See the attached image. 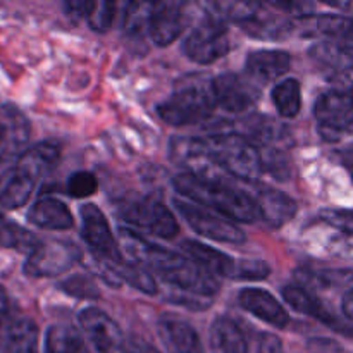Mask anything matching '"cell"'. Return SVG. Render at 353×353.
Masks as SVG:
<instances>
[{
    "label": "cell",
    "mask_w": 353,
    "mask_h": 353,
    "mask_svg": "<svg viewBox=\"0 0 353 353\" xmlns=\"http://www.w3.org/2000/svg\"><path fill=\"white\" fill-rule=\"evenodd\" d=\"M121 247L130 259L145 269L157 274L176 292V302L188 309L209 307L207 300L216 295L221 283L216 276L209 274L193 259L185 257L178 252L150 243L133 230L121 228Z\"/></svg>",
    "instance_id": "cell-1"
},
{
    "label": "cell",
    "mask_w": 353,
    "mask_h": 353,
    "mask_svg": "<svg viewBox=\"0 0 353 353\" xmlns=\"http://www.w3.org/2000/svg\"><path fill=\"white\" fill-rule=\"evenodd\" d=\"M172 186L192 203L216 210L230 221L255 223L261 217L254 196L234 188L226 179H207L185 172L172 179Z\"/></svg>",
    "instance_id": "cell-2"
},
{
    "label": "cell",
    "mask_w": 353,
    "mask_h": 353,
    "mask_svg": "<svg viewBox=\"0 0 353 353\" xmlns=\"http://www.w3.org/2000/svg\"><path fill=\"white\" fill-rule=\"evenodd\" d=\"M216 107L214 79L207 74H188L176 83L168 100L159 103L157 114L169 126H195L209 119Z\"/></svg>",
    "instance_id": "cell-3"
},
{
    "label": "cell",
    "mask_w": 353,
    "mask_h": 353,
    "mask_svg": "<svg viewBox=\"0 0 353 353\" xmlns=\"http://www.w3.org/2000/svg\"><path fill=\"white\" fill-rule=\"evenodd\" d=\"M216 164L226 174L243 181H257L264 171L261 150L241 134L223 133L203 138Z\"/></svg>",
    "instance_id": "cell-4"
},
{
    "label": "cell",
    "mask_w": 353,
    "mask_h": 353,
    "mask_svg": "<svg viewBox=\"0 0 353 353\" xmlns=\"http://www.w3.org/2000/svg\"><path fill=\"white\" fill-rule=\"evenodd\" d=\"M186 57L196 64H212L231 50L230 28L223 17L209 14L183 43Z\"/></svg>",
    "instance_id": "cell-5"
},
{
    "label": "cell",
    "mask_w": 353,
    "mask_h": 353,
    "mask_svg": "<svg viewBox=\"0 0 353 353\" xmlns=\"http://www.w3.org/2000/svg\"><path fill=\"white\" fill-rule=\"evenodd\" d=\"M121 217L131 226L159 238H172L179 226L171 210L152 196L133 199L121 207Z\"/></svg>",
    "instance_id": "cell-6"
},
{
    "label": "cell",
    "mask_w": 353,
    "mask_h": 353,
    "mask_svg": "<svg viewBox=\"0 0 353 353\" xmlns=\"http://www.w3.org/2000/svg\"><path fill=\"white\" fill-rule=\"evenodd\" d=\"M83 259L81 250L68 241H41L33 254L28 255L24 272L31 278H54L68 272Z\"/></svg>",
    "instance_id": "cell-7"
},
{
    "label": "cell",
    "mask_w": 353,
    "mask_h": 353,
    "mask_svg": "<svg viewBox=\"0 0 353 353\" xmlns=\"http://www.w3.org/2000/svg\"><path fill=\"white\" fill-rule=\"evenodd\" d=\"M174 207L179 216L188 223V226H192L202 236L230 245H241L247 241L243 231L226 217L216 216V214L209 212L202 207H196L192 202H185V200L174 199Z\"/></svg>",
    "instance_id": "cell-8"
},
{
    "label": "cell",
    "mask_w": 353,
    "mask_h": 353,
    "mask_svg": "<svg viewBox=\"0 0 353 353\" xmlns=\"http://www.w3.org/2000/svg\"><path fill=\"white\" fill-rule=\"evenodd\" d=\"M314 116L326 140H340L353 124V95L343 90H330L317 99Z\"/></svg>",
    "instance_id": "cell-9"
},
{
    "label": "cell",
    "mask_w": 353,
    "mask_h": 353,
    "mask_svg": "<svg viewBox=\"0 0 353 353\" xmlns=\"http://www.w3.org/2000/svg\"><path fill=\"white\" fill-rule=\"evenodd\" d=\"M79 216H81V236L90 247V252L107 259V261H123L119 245H117L102 210L93 203H86L79 209Z\"/></svg>",
    "instance_id": "cell-10"
},
{
    "label": "cell",
    "mask_w": 353,
    "mask_h": 353,
    "mask_svg": "<svg viewBox=\"0 0 353 353\" xmlns=\"http://www.w3.org/2000/svg\"><path fill=\"white\" fill-rule=\"evenodd\" d=\"M217 107L230 114H245L257 105L261 99V86L240 74L226 72L214 79Z\"/></svg>",
    "instance_id": "cell-11"
},
{
    "label": "cell",
    "mask_w": 353,
    "mask_h": 353,
    "mask_svg": "<svg viewBox=\"0 0 353 353\" xmlns=\"http://www.w3.org/2000/svg\"><path fill=\"white\" fill-rule=\"evenodd\" d=\"M79 324L100 353H130V343L121 327L103 310L88 307L79 314Z\"/></svg>",
    "instance_id": "cell-12"
},
{
    "label": "cell",
    "mask_w": 353,
    "mask_h": 353,
    "mask_svg": "<svg viewBox=\"0 0 353 353\" xmlns=\"http://www.w3.org/2000/svg\"><path fill=\"white\" fill-rule=\"evenodd\" d=\"M171 157L176 164L188 169V174L207 179H224L226 172L216 164L203 138H174Z\"/></svg>",
    "instance_id": "cell-13"
},
{
    "label": "cell",
    "mask_w": 353,
    "mask_h": 353,
    "mask_svg": "<svg viewBox=\"0 0 353 353\" xmlns=\"http://www.w3.org/2000/svg\"><path fill=\"white\" fill-rule=\"evenodd\" d=\"M31 128L26 116L17 107L3 103L0 105V164L24 154Z\"/></svg>",
    "instance_id": "cell-14"
},
{
    "label": "cell",
    "mask_w": 353,
    "mask_h": 353,
    "mask_svg": "<svg viewBox=\"0 0 353 353\" xmlns=\"http://www.w3.org/2000/svg\"><path fill=\"white\" fill-rule=\"evenodd\" d=\"M186 24L185 3L161 2L152 3L148 34L157 47H168L179 34Z\"/></svg>",
    "instance_id": "cell-15"
},
{
    "label": "cell",
    "mask_w": 353,
    "mask_h": 353,
    "mask_svg": "<svg viewBox=\"0 0 353 353\" xmlns=\"http://www.w3.org/2000/svg\"><path fill=\"white\" fill-rule=\"evenodd\" d=\"M292 65V55L285 50H257L248 55L245 71L257 85H268L286 74Z\"/></svg>",
    "instance_id": "cell-16"
},
{
    "label": "cell",
    "mask_w": 353,
    "mask_h": 353,
    "mask_svg": "<svg viewBox=\"0 0 353 353\" xmlns=\"http://www.w3.org/2000/svg\"><path fill=\"white\" fill-rule=\"evenodd\" d=\"M238 300H240V305L243 307L247 312H250L252 316L257 317V319L264 321V323L271 324V326L278 327V330H283V327L288 326V312H286L285 307H283L271 293L265 292V290H241Z\"/></svg>",
    "instance_id": "cell-17"
},
{
    "label": "cell",
    "mask_w": 353,
    "mask_h": 353,
    "mask_svg": "<svg viewBox=\"0 0 353 353\" xmlns=\"http://www.w3.org/2000/svg\"><path fill=\"white\" fill-rule=\"evenodd\" d=\"M259 214L271 228H281L295 217L296 202L279 190L261 186L254 196Z\"/></svg>",
    "instance_id": "cell-18"
},
{
    "label": "cell",
    "mask_w": 353,
    "mask_h": 353,
    "mask_svg": "<svg viewBox=\"0 0 353 353\" xmlns=\"http://www.w3.org/2000/svg\"><path fill=\"white\" fill-rule=\"evenodd\" d=\"M183 250L188 254L190 259L196 262L200 268L205 269L209 274L219 278H233L238 276V262L226 255L224 252L216 250L205 243H200L195 240H185L181 243Z\"/></svg>",
    "instance_id": "cell-19"
},
{
    "label": "cell",
    "mask_w": 353,
    "mask_h": 353,
    "mask_svg": "<svg viewBox=\"0 0 353 353\" xmlns=\"http://www.w3.org/2000/svg\"><path fill=\"white\" fill-rule=\"evenodd\" d=\"M61 159V148L54 141H41L34 147L28 148L23 155L16 161L14 168L19 169L31 179L38 181L43 176H47L52 169L57 165Z\"/></svg>",
    "instance_id": "cell-20"
},
{
    "label": "cell",
    "mask_w": 353,
    "mask_h": 353,
    "mask_svg": "<svg viewBox=\"0 0 353 353\" xmlns=\"http://www.w3.org/2000/svg\"><path fill=\"white\" fill-rule=\"evenodd\" d=\"M28 219L31 224L48 231H65L71 230L74 219L64 202L57 199H40L28 212Z\"/></svg>",
    "instance_id": "cell-21"
},
{
    "label": "cell",
    "mask_w": 353,
    "mask_h": 353,
    "mask_svg": "<svg viewBox=\"0 0 353 353\" xmlns=\"http://www.w3.org/2000/svg\"><path fill=\"white\" fill-rule=\"evenodd\" d=\"M159 334L169 353H203L196 331L183 321L162 319Z\"/></svg>",
    "instance_id": "cell-22"
},
{
    "label": "cell",
    "mask_w": 353,
    "mask_h": 353,
    "mask_svg": "<svg viewBox=\"0 0 353 353\" xmlns=\"http://www.w3.org/2000/svg\"><path fill=\"white\" fill-rule=\"evenodd\" d=\"M269 3H257L255 10L247 21L240 24L248 34L257 38H283L290 33L292 24L278 14L271 12Z\"/></svg>",
    "instance_id": "cell-23"
},
{
    "label": "cell",
    "mask_w": 353,
    "mask_h": 353,
    "mask_svg": "<svg viewBox=\"0 0 353 353\" xmlns=\"http://www.w3.org/2000/svg\"><path fill=\"white\" fill-rule=\"evenodd\" d=\"M210 352L212 353H248L243 333L233 321L219 317L210 327Z\"/></svg>",
    "instance_id": "cell-24"
},
{
    "label": "cell",
    "mask_w": 353,
    "mask_h": 353,
    "mask_svg": "<svg viewBox=\"0 0 353 353\" xmlns=\"http://www.w3.org/2000/svg\"><path fill=\"white\" fill-rule=\"evenodd\" d=\"M34 185H37L34 179L14 168L0 185V205L9 210L19 209L30 200Z\"/></svg>",
    "instance_id": "cell-25"
},
{
    "label": "cell",
    "mask_w": 353,
    "mask_h": 353,
    "mask_svg": "<svg viewBox=\"0 0 353 353\" xmlns=\"http://www.w3.org/2000/svg\"><path fill=\"white\" fill-rule=\"evenodd\" d=\"M69 14H78L88 21L90 28L99 33H105L112 26L116 16V3L114 2H69L65 6Z\"/></svg>",
    "instance_id": "cell-26"
},
{
    "label": "cell",
    "mask_w": 353,
    "mask_h": 353,
    "mask_svg": "<svg viewBox=\"0 0 353 353\" xmlns=\"http://www.w3.org/2000/svg\"><path fill=\"white\" fill-rule=\"evenodd\" d=\"M45 353H86L85 338L69 324H55L45 336Z\"/></svg>",
    "instance_id": "cell-27"
},
{
    "label": "cell",
    "mask_w": 353,
    "mask_h": 353,
    "mask_svg": "<svg viewBox=\"0 0 353 353\" xmlns=\"http://www.w3.org/2000/svg\"><path fill=\"white\" fill-rule=\"evenodd\" d=\"M283 299H285L286 303H288L293 310H296V312L316 317V319L323 321V323L326 324H333L331 314L327 312V310L324 309L323 303H321L312 293L307 292L303 286H285V290H283Z\"/></svg>",
    "instance_id": "cell-28"
},
{
    "label": "cell",
    "mask_w": 353,
    "mask_h": 353,
    "mask_svg": "<svg viewBox=\"0 0 353 353\" xmlns=\"http://www.w3.org/2000/svg\"><path fill=\"white\" fill-rule=\"evenodd\" d=\"M6 353H38V327L31 319H17L7 331Z\"/></svg>",
    "instance_id": "cell-29"
},
{
    "label": "cell",
    "mask_w": 353,
    "mask_h": 353,
    "mask_svg": "<svg viewBox=\"0 0 353 353\" xmlns=\"http://www.w3.org/2000/svg\"><path fill=\"white\" fill-rule=\"evenodd\" d=\"M40 243L41 241L33 233L0 214V247L14 248V250L30 255L37 250Z\"/></svg>",
    "instance_id": "cell-30"
},
{
    "label": "cell",
    "mask_w": 353,
    "mask_h": 353,
    "mask_svg": "<svg viewBox=\"0 0 353 353\" xmlns=\"http://www.w3.org/2000/svg\"><path fill=\"white\" fill-rule=\"evenodd\" d=\"M272 102L283 117H295L302 109V88L299 79L288 78L272 90Z\"/></svg>",
    "instance_id": "cell-31"
},
{
    "label": "cell",
    "mask_w": 353,
    "mask_h": 353,
    "mask_svg": "<svg viewBox=\"0 0 353 353\" xmlns=\"http://www.w3.org/2000/svg\"><path fill=\"white\" fill-rule=\"evenodd\" d=\"M116 271L119 274L121 281L128 283L133 288L140 290L141 293H147V295H157V281H155L154 274H152L148 269H145L143 265L137 264V262H126L121 261L116 264Z\"/></svg>",
    "instance_id": "cell-32"
},
{
    "label": "cell",
    "mask_w": 353,
    "mask_h": 353,
    "mask_svg": "<svg viewBox=\"0 0 353 353\" xmlns=\"http://www.w3.org/2000/svg\"><path fill=\"white\" fill-rule=\"evenodd\" d=\"M152 3H128L124 14V28L133 37H141L148 33V19H150Z\"/></svg>",
    "instance_id": "cell-33"
},
{
    "label": "cell",
    "mask_w": 353,
    "mask_h": 353,
    "mask_svg": "<svg viewBox=\"0 0 353 353\" xmlns=\"http://www.w3.org/2000/svg\"><path fill=\"white\" fill-rule=\"evenodd\" d=\"M97 190H99V179L88 171H78L71 174L65 185V192L72 199H88L95 195Z\"/></svg>",
    "instance_id": "cell-34"
},
{
    "label": "cell",
    "mask_w": 353,
    "mask_h": 353,
    "mask_svg": "<svg viewBox=\"0 0 353 353\" xmlns=\"http://www.w3.org/2000/svg\"><path fill=\"white\" fill-rule=\"evenodd\" d=\"M59 288L68 293V295L83 300H95L100 296L95 281L90 276H72V278H68L65 281H62L59 285Z\"/></svg>",
    "instance_id": "cell-35"
},
{
    "label": "cell",
    "mask_w": 353,
    "mask_h": 353,
    "mask_svg": "<svg viewBox=\"0 0 353 353\" xmlns=\"http://www.w3.org/2000/svg\"><path fill=\"white\" fill-rule=\"evenodd\" d=\"M321 219L326 224L333 226L334 230L345 234H353V212L352 210L326 209L321 212Z\"/></svg>",
    "instance_id": "cell-36"
},
{
    "label": "cell",
    "mask_w": 353,
    "mask_h": 353,
    "mask_svg": "<svg viewBox=\"0 0 353 353\" xmlns=\"http://www.w3.org/2000/svg\"><path fill=\"white\" fill-rule=\"evenodd\" d=\"M269 265L265 262H238V276L236 279H257L268 278Z\"/></svg>",
    "instance_id": "cell-37"
},
{
    "label": "cell",
    "mask_w": 353,
    "mask_h": 353,
    "mask_svg": "<svg viewBox=\"0 0 353 353\" xmlns=\"http://www.w3.org/2000/svg\"><path fill=\"white\" fill-rule=\"evenodd\" d=\"M334 81H336L338 90H343V92H348L353 95V65L352 68L343 69V71L334 78Z\"/></svg>",
    "instance_id": "cell-38"
},
{
    "label": "cell",
    "mask_w": 353,
    "mask_h": 353,
    "mask_svg": "<svg viewBox=\"0 0 353 353\" xmlns=\"http://www.w3.org/2000/svg\"><path fill=\"white\" fill-rule=\"evenodd\" d=\"M130 353H161L154 345H148L147 341L134 338L130 341Z\"/></svg>",
    "instance_id": "cell-39"
},
{
    "label": "cell",
    "mask_w": 353,
    "mask_h": 353,
    "mask_svg": "<svg viewBox=\"0 0 353 353\" xmlns=\"http://www.w3.org/2000/svg\"><path fill=\"white\" fill-rule=\"evenodd\" d=\"M341 310L347 319L353 321V285L345 292L343 300H341Z\"/></svg>",
    "instance_id": "cell-40"
},
{
    "label": "cell",
    "mask_w": 353,
    "mask_h": 353,
    "mask_svg": "<svg viewBox=\"0 0 353 353\" xmlns=\"http://www.w3.org/2000/svg\"><path fill=\"white\" fill-rule=\"evenodd\" d=\"M7 309H9V303H7V295H6V292L2 290V286H0V317H6Z\"/></svg>",
    "instance_id": "cell-41"
},
{
    "label": "cell",
    "mask_w": 353,
    "mask_h": 353,
    "mask_svg": "<svg viewBox=\"0 0 353 353\" xmlns=\"http://www.w3.org/2000/svg\"><path fill=\"white\" fill-rule=\"evenodd\" d=\"M331 7H336V9L341 10H352L353 12V2H331Z\"/></svg>",
    "instance_id": "cell-42"
},
{
    "label": "cell",
    "mask_w": 353,
    "mask_h": 353,
    "mask_svg": "<svg viewBox=\"0 0 353 353\" xmlns=\"http://www.w3.org/2000/svg\"><path fill=\"white\" fill-rule=\"evenodd\" d=\"M345 162H347L348 169H350V172H352V176H353V154L348 155V157H347V161H345Z\"/></svg>",
    "instance_id": "cell-43"
},
{
    "label": "cell",
    "mask_w": 353,
    "mask_h": 353,
    "mask_svg": "<svg viewBox=\"0 0 353 353\" xmlns=\"http://www.w3.org/2000/svg\"><path fill=\"white\" fill-rule=\"evenodd\" d=\"M350 130H352V131H353V124H352V128H350Z\"/></svg>",
    "instance_id": "cell-44"
}]
</instances>
